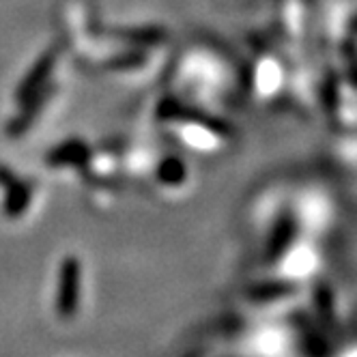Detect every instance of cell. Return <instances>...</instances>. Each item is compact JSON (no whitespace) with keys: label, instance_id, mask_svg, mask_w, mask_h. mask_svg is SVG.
Listing matches in <instances>:
<instances>
[{"label":"cell","instance_id":"cell-1","mask_svg":"<svg viewBox=\"0 0 357 357\" xmlns=\"http://www.w3.org/2000/svg\"><path fill=\"white\" fill-rule=\"evenodd\" d=\"M82 269L78 259H65L59 271L56 287V312L63 319H71L80 308V291H82Z\"/></svg>","mask_w":357,"mask_h":357},{"label":"cell","instance_id":"cell-2","mask_svg":"<svg viewBox=\"0 0 357 357\" xmlns=\"http://www.w3.org/2000/svg\"><path fill=\"white\" fill-rule=\"evenodd\" d=\"M353 357H357V353H355V355H353Z\"/></svg>","mask_w":357,"mask_h":357}]
</instances>
